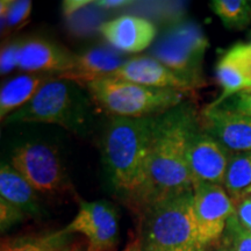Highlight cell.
<instances>
[{
  "label": "cell",
  "instance_id": "obj_1",
  "mask_svg": "<svg viewBox=\"0 0 251 251\" xmlns=\"http://www.w3.org/2000/svg\"><path fill=\"white\" fill-rule=\"evenodd\" d=\"M194 131V115L187 107L177 106L157 117L155 135L140 183L126 198L137 212L193 191L187 146Z\"/></svg>",
  "mask_w": 251,
  "mask_h": 251
},
{
  "label": "cell",
  "instance_id": "obj_2",
  "mask_svg": "<svg viewBox=\"0 0 251 251\" xmlns=\"http://www.w3.org/2000/svg\"><path fill=\"white\" fill-rule=\"evenodd\" d=\"M157 117L114 118L106 131L103 149L113 181L128 198L140 183L155 135Z\"/></svg>",
  "mask_w": 251,
  "mask_h": 251
},
{
  "label": "cell",
  "instance_id": "obj_3",
  "mask_svg": "<svg viewBox=\"0 0 251 251\" xmlns=\"http://www.w3.org/2000/svg\"><path fill=\"white\" fill-rule=\"evenodd\" d=\"M140 214L142 251H174L199 243L193 191L153 203Z\"/></svg>",
  "mask_w": 251,
  "mask_h": 251
},
{
  "label": "cell",
  "instance_id": "obj_4",
  "mask_svg": "<svg viewBox=\"0 0 251 251\" xmlns=\"http://www.w3.org/2000/svg\"><path fill=\"white\" fill-rule=\"evenodd\" d=\"M85 87L94 105L114 118L158 117L179 106L185 96L179 91L156 89L111 78L92 81Z\"/></svg>",
  "mask_w": 251,
  "mask_h": 251
},
{
  "label": "cell",
  "instance_id": "obj_5",
  "mask_svg": "<svg viewBox=\"0 0 251 251\" xmlns=\"http://www.w3.org/2000/svg\"><path fill=\"white\" fill-rule=\"evenodd\" d=\"M208 40L199 26L183 24L175 27L152 50L153 58L197 87L201 86V63Z\"/></svg>",
  "mask_w": 251,
  "mask_h": 251
},
{
  "label": "cell",
  "instance_id": "obj_6",
  "mask_svg": "<svg viewBox=\"0 0 251 251\" xmlns=\"http://www.w3.org/2000/svg\"><path fill=\"white\" fill-rule=\"evenodd\" d=\"M11 165L37 193L55 194L68 187L67 174L55 148L26 143L12 153Z\"/></svg>",
  "mask_w": 251,
  "mask_h": 251
},
{
  "label": "cell",
  "instance_id": "obj_7",
  "mask_svg": "<svg viewBox=\"0 0 251 251\" xmlns=\"http://www.w3.org/2000/svg\"><path fill=\"white\" fill-rule=\"evenodd\" d=\"M193 209L198 242L206 247L224 235L235 203L222 185L200 183L193 186Z\"/></svg>",
  "mask_w": 251,
  "mask_h": 251
},
{
  "label": "cell",
  "instance_id": "obj_8",
  "mask_svg": "<svg viewBox=\"0 0 251 251\" xmlns=\"http://www.w3.org/2000/svg\"><path fill=\"white\" fill-rule=\"evenodd\" d=\"M63 231L68 235H83L87 251H109L119 235L117 211L106 201H80L77 215Z\"/></svg>",
  "mask_w": 251,
  "mask_h": 251
},
{
  "label": "cell",
  "instance_id": "obj_9",
  "mask_svg": "<svg viewBox=\"0 0 251 251\" xmlns=\"http://www.w3.org/2000/svg\"><path fill=\"white\" fill-rule=\"evenodd\" d=\"M74 101L69 87L62 80L51 79L27 105L7 118L8 122H37L70 128Z\"/></svg>",
  "mask_w": 251,
  "mask_h": 251
},
{
  "label": "cell",
  "instance_id": "obj_10",
  "mask_svg": "<svg viewBox=\"0 0 251 251\" xmlns=\"http://www.w3.org/2000/svg\"><path fill=\"white\" fill-rule=\"evenodd\" d=\"M229 157L228 149L212 135L194 131L187 146V163L193 186L200 183L224 185Z\"/></svg>",
  "mask_w": 251,
  "mask_h": 251
},
{
  "label": "cell",
  "instance_id": "obj_11",
  "mask_svg": "<svg viewBox=\"0 0 251 251\" xmlns=\"http://www.w3.org/2000/svg\"><path fill=\"white\" fill-rule=\"evenodd\" d=\"M203 121L207 133L225 148L235 152H251V117L221 103L209 105L203 112Z\"/></svg>",
  "mask_w": 251,
  "mask_h": 251
},
{
  "label": "cell",
  "instance_id": "obj_12",
  "mask_svg": "<svg viewBox=\"0 0 251 251\" xmlns=\"http://www.w3.org/2000/svg\"><path fill=\"white\" fill-rule=\"evenodd\" d=\"M103 78L130 81V83L156 87V89L175 90L183 93L197 87L186 78L166 68L156 58L147 57V56L135 57L124 62V64L117 71Z\"/></svg>",
  "mask_w": 251,
  "mask_h": 251
},
{
  "label": "cell",
  "instance_id": "obj_13",
  "mask_svg": "<svg viewBox=\"0 0 251 251\" xmlns=\"http://www.w3.org/2000/svg\"><path fill=\"white\" fill-rule=\"evenodd\" d=\"M100 34L109 45L125 52H140L151 45L156 27L147 19L122 15L100 25Z\"/></svg>",
  "mask_w": 251,
  "mask_h": 251
},
{
  "label": "cell",
  "instance_id": "obj_14",
  "mask_svg": "<svg viewBox=\"0 0 251 251\" xmlns=\"http://www.w3.org/2000/svg\"><path fill=\"white\" fill-rule=\"evenodd\" d=\"M76 55L55 43L30 40L21 43L18 68L31 74H57L59 76L71 70Z\"/></svg>",
  "mask_w": 251,
  "mask_h": 251
},
{
  "label": "cell",
  "instance_id": "obj_15",
  "mask_svg": "<svg viewBox=\"0 0 251 251\" xmlns=\"http://www.w3.org/2000/svg\"><path fill=\"white\" fill-rule=\"evenodd\" d=\"M216 76L222 87V93L212 105H220L227 101L250 86L251 43H238L231 47L219 61Z\"/></svg>",
  "mask_w": 251,
  "mask_h": 251
},
{
  "label": "cell",
  "instance_id": "obj_16",
  "mask_svg": "<svg viewBox=\"0 0 251 251\" xmlns=\"http://www.w3.org/2000/svg\"><path fill=\"white\" fill-rule=\"evenodd\" d=\"M122 64V58L115 51L107 48H96L81 55H76L71 70L59 75L57 79L76 81L85 87L87 84L117 71Z\"/></svg>",
  "mask_w": 251,
  "mask_h": 251
},
{
  "label": "cell",
  "instance_id": "obj_17",
  "mask_svg": "<svg viewBox=\"0 0 251 251\" xmlns=\"http://www.w3.org/2000/svg\"><path fill=\"white\" fill-rule=\"evenodd\" d=\"M52 78L45 74H26L11 79L0 92V117L1 120L27 105L40 90Z\"/></svg>",
  "mask_w": 251,
  "mask_h": 251
},
{
  "label": "cell",
  "instance_id": "obj_18",
  "mask_svg": "<svg viewBox=\"0 0 251 251\" xmlns=\"http://www.w3.org/2000/svg\"><path fill=\"white\" fill-rule=\"evenodd\" d=\"M37 192L12 168L2 165L0 169V198L23 211L26 215L34 216L40 213Z\"/></svg>",
  "mask_w": 251,
  "mask_h": 251
},
{
  "label": "cell",
  "instance_id": "obj_19",
  "mask_svg": "<svg viewBox=\"0 0 251 251\" xmlns=\"http://www.w3.org/2000/svg\"><path fill=\"white\" fill-rule=\"evenodd\" d=\"M250 186L251 152H234L229 157L224 187L234 201Z\"/></svg>",
  "mask_w": 251,
  "mask_h": 251
},
{
  "label": "cell",
  "instance_id": "obj_20",
  "mask_svg": "<svg viewBox=\"0 0 251 251\" xmlns=\"http://www.w3.org/2000/svg\"><path fill=\"white\" fill-rule=\"evenodd\" d=\"M68 234L57 231L45 235H29L2 240L0 251H57L67 241Z\"/></svg>",
  "mask_w": 251,
  "mask_h": 251
},
{
  "label": "cell",
  "instance_id": "obj_21",
  "mask_svg": "<svg viewBox=\"0 0 251 251\" xmlns=\"http://www.w3.org/2000/svg\"><path fill=\"white\" fill-rule=\"evenodd\" d=\"M212 8L228 27L248 25L251 17V6L244 0H215L212 2Z\"/></svg>",
  "mask_w": 251,
  "mask_h": 251
},
{
  "label": "cell",
  "instance_id": "obj_22",
  "mask_svg": "<svg viewBox=\"0 0 251 251\" xmlns=\"http://www.w3.org/2000/svg\"><path fill=\"white\" fill-rule=\"evenodd\" d=\"M0 14H1V31L17 30L23 28L30 17L33 2L30 0H19L9 1L2 0L0 2Z\"/></svg>",
  "mask_w": 251,
  "mask_h": 251
},
{
  "label": "cell",
  "instance_id": "obj_23",
  "mask_svg": "<svg viewBox=\"0 0 251 251\" xmlns=\"http://www.w3.org/2000/svg\"><path fill=\"white\" fill-rule=\"evenodd\" d=\"M227 236L233 251H251V231L238 222L235 214L228 220Z\"/></svg>",
  "mask_w": 251,
  "mask_h": 251
},
{
  "label": "cell",
  "instance_id": "obj_24",
  "mask_svg": "<svg viewBox=\"0 0 251 251\" xmlns=\"http://www.w3.org/2000/svg\"><path fill=\"white\" fill-rule=\"evenodd\" d=\"M21 43H7L1 48V54H0V72L1 76L7 75L18 68L19 65V54H20Z\"/></svg>",
  "mask_w": 251,
  "mask_h": 251
},
{
  "label": "cell",
  "instance_id": "obj_25",
  "mask_svg": "<svg viewBox=\"0 0 251 251\" xmlns=\"http://www.w3.org/2000/svg\"><path fill=\"white\" fill-rule=\"evenodd\" d=\"M26 214L17 207L0 198V225L1 230L4 231L18 222L23 221Z\"/></svg>",
  "mask_w": 251,
  "mask_h": 251
},
{
  "label": "cell",
  "instance_id": "obj_26",
  "mask_svg": "<svg viewBox=\"0 0 251 251\" xmlns=\"http://www.w3.org/2000/svg\"><path fill=\"white\" fill-rule=\"evenodd\" d=\"M235 216L244 228L251 231V199L241 197L235 200Z\"/></svg>",
  "mask_w": 251,
  "mask_h": 251
},
{
  "label": "cell",
  "instance_id": "obj_27",
  "mask_svg": "<svg viewBox=\"0 0 251 251\" xmlns=\"http://www.w3.org/2000/svg\"><path fill=\"white\" fill-rule=\"evenodd\" d=\"M229 100V99H228ZM230 105L224 102L229 108L234 109L235 112L241 113V114L251 117V93H238L236 96L231 97Z\"/></svg>",
  "mask_w": 251,
  "mask_h": 251
},
{
  "label": "cell",
  "instance_id": "obj_28",
  "mask_svg": "<svg viewBox=\"0 0 251 251\" xmlns=\"http://www.w3.org/2000/svg\"><path fill=\"white\" fill-rule=\"evenodd\" d=\"M90 4V1H81V0H75V1H64L63 2V12L65 15H71L75 12L79 11L81 7Z\"/></svg>",
  "mask_w": 251,
  "mask_h": 251
},
{
  "label": "cell",
  "instance_id": "obj_29",
  "mask_svg": "<svg viewBox=\"0 0 251 251\" xmlns=\"http://www.w3.org/2000/svg\"><path fill=\"white\" fill-rule=\"evenodd\" d=\"M96 4L97 6H99V7L112 9V8L125 7V6L131 4V1H127V0H100V1H97Z\"/></svg>",
  "mask_w": 251,
  "mask_h": 251
},
{
  "label": "cell",
  "instance_id": "obj_30",
  "mask_svg": "<svg viewBox=\"0 0 251 251\" xmlns=\"http://www.w3.org/2000/svg\"><path fill=\"white\" fill-rule=\"evenodd\" d=\"M57 251H87V244L84 241H76V242H67Z\"/></svg>",
  "mask_w": 251,
  "mask_h": 251
},
{
  "label": "cell",
  "instance_id": "obj_31",
  "mask_svg": "<svg viewBox=\"0 0 251 251\" xmlns=\"http://www.w3.org/2000/svg\"><path fill=\"white\" fill-rule=\"evenodd\" d=\"M174 251H206V249H205V247L201 246L200 243H196V244H192V246L180 248V249H177Z\"/></svg>",
  "mask_w": 251,
  "mask_h": 251
},
{
  "label": "cell",
  "instance_id": "obj_32",
  "mask_svg": "<svg viewBox=\"0 0 251 251\" xmlns=\"http://www.w3.org/2000/svg\"><path fill=\"white\" fill-rule=\"evenodd\" d=\"M122 251H142V250H141V244H140L139 238L131 241V242L128 244V246L126 247Z\"/></svg>",
  "mask_w": 251,
  "mask_h": 251
},
{
  "label": "cell",
  "instance_id": "obj_33",
  "mask_svg": "<svg viewBox=\"0 0 251 251\" xmlns=\"http://www.w3.org/2000/svg\"><path fill=\"white\" fill-rule=\"evenodd\" d=\"M241 197H248V198H250V199H251V186L248 187L247 190L244 191V193H243ZM241 197H240V198H241ZM234 201H235V200H234Z\"/></svg>",
  "mask_w": 251,
  "mask_h": 251
},
{
  "label": "cell",
  "instance_id": "obj_34",
  "mask_svg": "<svg viewBox=\"0 0 251 251\" xmlns=\"http://www.w3.org/2000/svg\"><path fill=\"white\" fill-rule=\"evenodd\" d=\"M243 93H251V85H250V86H248L247 89L243 91Z\"/></svg>",
  "mask_w": 251,
  "mask_h": 251
},
{
  "label": "cell",
  "instance_id": "obj_35",
  "mask_svg": "<svg viewBox=\"0 0 251 251\" xmlns=\"http://www.w3.org/2000/svg\"><path fill=\"white\" fill-rule=\"evenodd\" d=\"M220 251H233L231 249H222V250H220Z\"/></svg>",
  "mask_w": 251,
  "mask_h": 251
}]
</instances>
